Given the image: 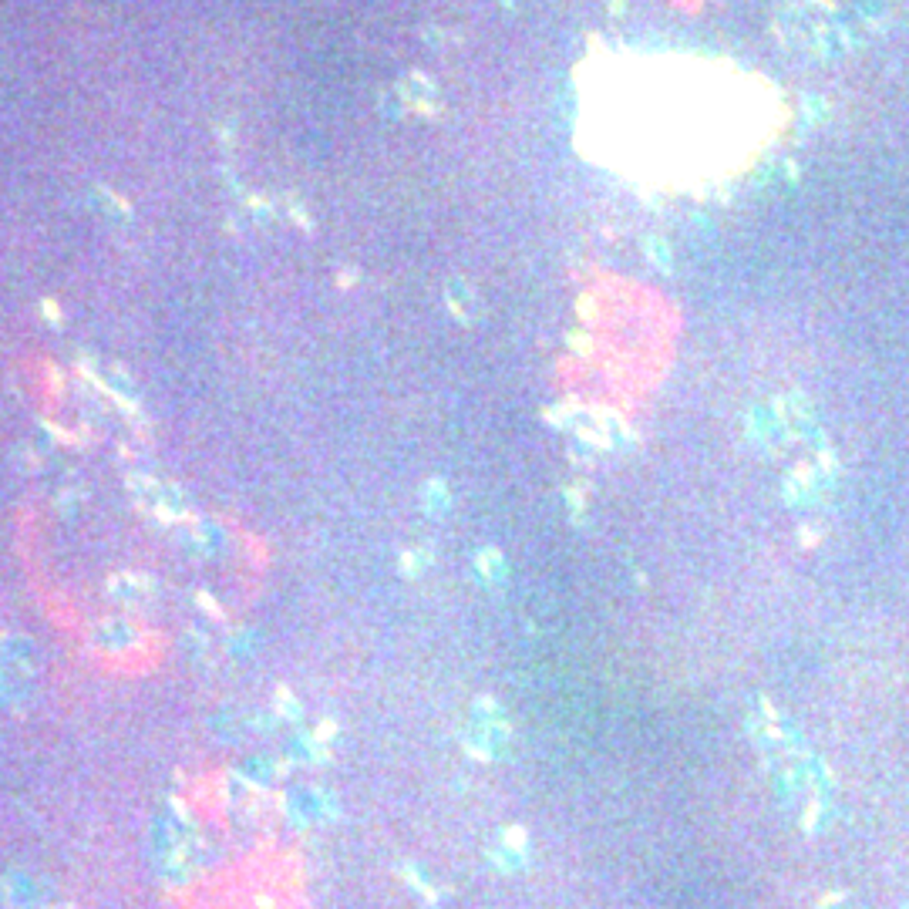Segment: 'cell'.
<instances>
[{"label":"cell","mask_w":909,"mask_h":909,"mask_svg":"<svg viewBox=\"0 0 909 909\" xmlns=\"http://www.w3.org/2000/svg\"><path fill=\"white\" fill-rule=\"evenodd\" d=\"M647 253H654L660 263H664V270H667V263H671V256H667V250H664V243L660 239H647Z\"/></svg>","instance_id":"obj_2"},{"label":"cell","mask_w":909,"mask_h":909,"mask_svg":"<svg viewBox=\"0 0 909 909\" xmlns=\"http://www.w3.org/2000/svg\"><path fill=\"white\" fill-rule=\"evenodd\" d=\"M401 95H405V101L411 108H418V112H434V105H438V91H434L421 74H411V78L401 84Z\"/></svg>","instance_id":"obj_1"}]
</instances>
